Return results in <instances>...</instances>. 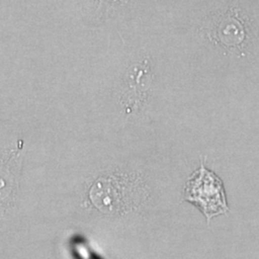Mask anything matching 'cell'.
<instances>
[{
    "label": "cell",
    "instance_id": "cell-1",
    "mask_svg": "<svg viewBox=\"0 0 259 259\" xmlns=\"http://www.w3.org/2000/svg\"><path fill=\"white\" fill-rule=\"evenodd\" d=\"M185 199L197 206L208 220L229 210L221 180L204 166L186 182Z\"/></svg>",
    "mask_w": 259,
    "mask_h": 259
},
{
    "label": "cell",
    "instance_id": "cell-2",
    "mask_svg": "<svg viewBox=\"0 0 259 259\" xmlns=\"http://www.w3.org/2000/svg\"><path fill=\"white\" fill-rule=\"evenodd\" d=\"M210 37L215 41H221L225 46H238L245 38L243 25L235 16L228 13L213 24Z\"/></svg>",
    "mask_w": 259,
    "mask_h": 259
}]
</instances>
